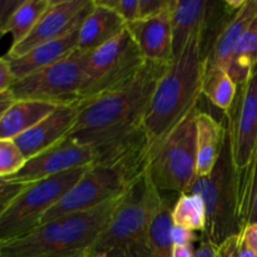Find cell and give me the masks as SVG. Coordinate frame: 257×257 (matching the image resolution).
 Masks as SVG:
<instances>
[{
  "instance_id": "obj_1",
  "label": "cell",
  "mask_w": 257,
  "mask_h": 257,
  "mask_svg": "<svg viewBox=\"0 0 257 257\" xmlns=\"http://www.w3.org/2000/svg\"><path fill=\"white\" fill-rule=\"evenodd\" d=\"M170 64L147 62L123 84L77 104V120L67 137L95 150L142 124L156 84Z\"/></svg>"
},
{
  "instance_id": "obj_2",
  "label": "cell",
  "mask_w": 257,
  "mask_h": 257,
  "mask_svg": "<svg viewBox=\"0 0 257 257\" xmlns=\"http://www.w3.org/2000/svg\"><path fill=\"white\" fill-rule=\"evenodd\" d=\"M202 30L190 38L177 58L173 59L157 82L147 108L143 127L152 145L157 146L200 105L205 55L202 50Z\"/></svg>"
},
{
  "instance_id": "obj_3",
  "label": "cell",
  "mask_w": 257,
  "mask_h": 257,
  "mask_svg": "<svg viewBox=\"0 0 257 257\" xmlns=\"http://www.w3.org/2000/svg\"><path fill=\"white\" fill-rule=\"evenodd\" d=\"M127 195V193H125ZM124 195V196H125ZM89 210L78 211L42 223L25 236L3 243L2 257L90 256L93 246L112 220L123 197Z\"/></svg>"
},
{
  "instance_id": "obj_4",
  "label": "cell",
  "mask_w": 257,
  "mask_h": 257,
  "mask_svg": "<svg viewBox=\"0 0 257 257\" xmlns=\"http://www.w3.org/2000/svg\"><path fill=\"white\" fill-rule=\"evenodd\" d=\"M156 186L148 175L136 185L115 210L100 233L90 257H152L148 243V220Z\"/></svg>"
},
{
  "instance_id": "obj_5",
  "label": "cell",
  "mask_w": 257,
  "mask_h": 257,
  "mask_svg": "<svg viewBox=\"0 0 257 257\" xmlns=\"http://www.w3.org/2000/svg\"><path fill=\"white\" fill-rule=\"evenodd\" d=\"M187 193L198 195L206 210L202 238L220 246L240 233L237 220V173L233 165L230 138L226 137L221 155L208 175L197 176Z\"/></svg>"
},
{
  "instance_id": "obj_6",
  "label": "cell",
  "mask_w": 257,
  "mask_h": 257,
  "mask_svg": "<svg viewBox=\"0 0 257 257\" xmlns=\"http://www.w3.org/2000/svg\"><path fill=\"white\" fill-rule=\"evenodd\" d=\"M193 109L153 152L147 175L160 192L187 193L197 177L196 118Z\"/></svg>"
},
{
  "instance_id": "obj_7",
  "label": "cell",
  "mask_w": 257,
  "mask_h": 257,
  "mask_svg": "<svg viewBox=\"0 0 257 257\" xmlns=\"http://www.w3.org/2000/svg\"><path fill=\"white\" fill-rule=\"evenodd\" d=\"M85 168L67 171L29 183L0 212V242L17 240L40 226L48 211L79 181Z\"/></svg>"
},
{
  "instance_id": "obj_8",
  "label": "cell",
  "mask_w": 257,
  "mask_h": 257,
  "mask_svg": "<svg viewBox=\"0 0 257 257\" xmlns=\"http://www.w3.org/2000/svg\"><path fill=\"white\" fill-rule=\"evenodd\" d=\"M87 55L75 49L54 64L17 80L10 89L13 97L55 105L78 104L87 78Z\"/></svg>"
},
{
  "instance_id": "obj_9",
  "label": "cell",
  "mask_w": 257,
  "mask_h": 257,
  "mask_svg": "<svg viewBox=\"0 0 257 257\" xmlns=\"http://www.w3.org/2000/svg\"><path fill=\"white\" fill-rule=\"evenodd\" d=\"M146 63L132 34L125 28L114 39L88 53L85 65L87 78L79 103L123 84L138 73Z\"/></svg>"
},
{
  "instance_id": "obj_10",
  "label": "cell",
  "mask_w": 257,
  "mask_h": 257,
  "mask_svg": "<svg viewBox=\"0 0 257 257\" xmlns=\"http://www.w3.org/2000/svg\"><path fill=\"white\" fill-rule=\"evenodd\" d=\"M225 114L233 165L241 172L257 152V65L250 77L237 87V94Z\"/></svg>"
},
{
  "instance_id": "obj_11",
  "label": "cell",
  "mask_w": 257,
  "mask_h": 257,
  "mask_svg": "<svg viewBox=\"0 0 257 257\" xmlns=\"http://www.w3.org/2000/svg\"><path fill=\"white\" fill-rule=\"evenodd\" d=\"M92 7L93 0H52L34 29L23 42L10 47L7 58H20L44 43L64 37L82 24Z\"/></svg>"
},
{
  "instance_id": "obj_12",
  "label": "cell",
  "mask_w": 257,
  "mask_h": 257,
  "mask_svg": "<svg viewBox=\"0 0 257 257\" xmlns=\"http://www.w3.org/2000/svg\"><path fill=\"white\" fill-rule=\"evenodd\" d=\"M95 157L94 148L65 137L57 145L28 160L24 167L9 178L24 183L38 182L67 171L88 167L94 162Z\"/></svg>"
},
{
  "instance_id": "obj_13",
  "label": "cell",
  "mask_w": 257,
  "mask_h": 257,
  "mask_svg": "<svg viewBox=\"0 0 257 257\" xmlns=\"http://www.w3.org/2000/svg\"><path fill=\"white\" fill-rule=\"evenodd\" d=\"M172 7L173 3L170 9L163 12L162 14L146 19H138L132 24L127 25L146 62L170 64L175 59L171 22Z\"/></svg>"
},
{
  "instance_id": "obj_14",
  "label": "cell",
  "mask_w": 257,
  "mask_h": 257,
  "mask_svg": "<svg viewBox=\"0 0 257 257\" xmlns=\"http://www.w3.org/2000/svg\"><path fill=\"white\" fill-rule=\"evenodd\" d=\"M78 115L77 104L58 105L38 124L15 138V143L28 160L65 138L74 125Z\"/></svg>"
},
{
  "instance_id": "obj_15",
  "label": "cell",
  "mask_w": 257,
  "mask_h": 257,
  "mask_svg": "<svg viewBox=\"0 0 257 257\" xmlns=\"http://www.w3.org/2000/svg\"><path fill=\"white\" fill-rule=\"evenodd\" d=\"M256 18L257 0H245L242 7L228 18L211 44L205 55L206 64L218 65L226 69L236 44Z\"/></svg>"
},
{
  "instance_id": "obj_16",
  "label": "cell",
  "mask_w": 257,
  "mask_h": 257,
  "mask_svg": "<svg viewBox=\"0 0 257 257\" xmlns=\"http://www.w3.org/2000/svg\"><path fill=\"white\" fill-rule=\"evenodd\" d=\"M127 28V23L109 8L97 0L79 28L78 50L84 53L93 52L105 43L114 39Z\"/></svg>"
},
{
  "instance_id": "obj_17",
  "label": "cell",
  "mask_w": 257,
  "mask_h": 257,
  "mask_svg": "<svg viewBox=\"0 0 257 257\" xmlns=\"http://www.w3.org/2000/svg\"><path fill=\"white\" fill-rule=\"evenodd\" d=\"M79 27L74 28L72 32L65 34L64 37L58 38L52 42L44 43L39 47L34 48L25 55L10 60L13 74L15 82L23 79L32 73L38 72L45 67L54 64L58 60L63 59L78 49V39H79Z\"/></svg>"
},
{
  "instance_id": "obj_18",
  "label": "cell",
  "mask_w": 257,
  "mask_h": 257,
  "mask_svg": "<svg viewBox=\"0 0 257 257\" xmlns=\"http://www.w3.org/2000/svg\"><path fill=\"white\" fill-rule=\"evenodd\" d=\"M216 2L175 0L171 14L173 34V55L177 58L190 38L198 29H205L212 15Z\"/></svg>"
},
{
  "instance_id": "obj_19",
  "label": "cell",
  "mask_w": 257,
  "mask_h": 257,
  "mask_svg": "<svg viewBox=\"0 0 257 257\" xmlns=\"http://www.w3.org/2000/svg\"><path fill=\"white\" fill-rule=\"evenodd\" d=\"M226 137L227 130L225 123L200 109L196 118L197 176H206L212 171L220 157Z\"/></svg>"
},
{
  "instance_id": "obj_20",
  "label": "cell",
  "mask_w": 257,
  "mask_h": 257,
  "mask_svg": "<svg viewBox=\"0 0 257 257\" xmlns=\"http://www.w3.org/2000/svg\"><path fill=\"white\" fill-rule=\"evenodd\" d=\"M173 205L167 196L156 188L151 201V212L148 220V243L152 257H172Z\"/></svg>"
},
{
  "instance_id": "obj_21",
  "label": "cell",
  "mask_w": 257,
  "mask_h": 257,
  "mask_svg": "<svg viewBox=\"0 0 257 257\" xmlns=\"http://www.w3.org/2000/svg\"><path fill=\"white\" fill-rule=\"evenodd\" d=\"M58 105L38 100H15L0 119V138L15 140L49 115Z\"/></svg>"
},
{
  "instance_id": "obj_22",
  "label": "cell",
  "mask_w": 257,
  "mask_h": 257,
  "mask_svg": "<svg viewBox=\"0 0 257 257\" xmlns=\"http://www.w3.org/2000/svg\"><path fill=\"white\" fill-rule=\"evenodd\" d=\"M237 87L227 70L218 65L205 63L202 77V95H205L215 107L227 112L237 94Z\"/></svg>"
},
{
  "instance_id": "obj_23",
  "label": "cell",
  "mask_w": 257,
  "mask_h": 257,
  "mask_svg": "<svg viewBox=\"0 0 257 257\" xmlns=\"http://www.w3.org/2000/svg\"><path fill=\"white\" fill-rule=\"evenodd\" d=\"M237 173V220L240 231L257 223V152L250 165Z\"/></svg>"
},
{
  "instance_id": "obj_24",
  "label": "cell",
  "mask_w": 257,
  "mask_h": 257,
  "mask_svg": "<svg viewBox=\"0 0 257 257\" xmlns=\"http://www.w3.org/2000/svg\"><path fill=\"white\" fill-rule=\"evenodd\" d=\"M257 65V18L248 27L233 49L226 70L236 84L240 85L250 77Z\"/></svg>"
},
{
  "instance_id": "obj_25",
  "label": "cell",
  "mask_w": 257,
  "mask_h": 257,
  "mask_svg": "<svg viewBox=\"0 0 257 257\" xmlns=\"http://www.w3.org/2000/svg\"><path fill=\"white\" fill-rule=\"evenodd\" d=\"M50 3L52 0H23L7 27V34L12 35V47L19 44L30 34Z\"/></svg>"
},
{
  "instance_id": "obj_26",
  "label": "cell",
  "mask_w": 257,
  "mask_h": 257,
  "mask_svg": "<svg viewBox=\"0 0 257 257\" xmlns=\"http://www.w3.org/2000/svg\"><path fill=\"white\" fill-rule=\"evenodd\" d=\"M175 226H181L191 231L203 232L206 227V210L202 198L193 193H182L172 208Z\"/></svg>"
},
{
  "instance_id": "obj_27",
  "label": "cell",
  "mask_w": 257,
  "mask_h": 257,
  "mask_svg": "<svg viewBox=\"0 0 257 257\" xmlns=\"http://www.w3.org/2000/svg\"><path fill=\"white\" fill-rule=\"evenodd\" d=\"M27 163V158L14 140L0 138V177L17 175Z\"/></svg>"
},
{
  "instance_id": "obj_28",
  "label": "cell",
  "mask_w": 257,
  "mask_h": 257,
  "mask_svg": "<svg viewBox=\"0 0 257 257\" xmlns=\"http://www.w3.org/2000/svg\"><path fill=\"white\" fill-rule=\"evenodd\" d=\"M117 13L127 25L140 19V0H97Z\"/></svg>"
},
{
  "instance_id": "obj_29",
  "label": "cell",
  "mask_w": 257,
  "mask_h": 257,
  "mask_svg": "<svg viewBox=\"0 0 257 257\" xmlns=\"http://www.w3.org/2000/svg\"><path fill=\"white\" fill-rule=\"evenodd\" d=\"M218 257H257V255L243 242L240 233H237L218 246Z\"/></svg>"
},
{
  "instance_id": "obj_30",
  "label": "cell",
  "mask_w": 257,
  "mask_h": 257,
  "mask_svg": "<svg viewBox=\"0 0 257 257\" xmlns=\"http://www.w3.org/2000/svg\"><path fill=\"white\" fill-rule=\"evenodd\" d=\"M29 183L19 182L9 177H0V212L22 192L27 188Z\"/></svg>"
},
{
  "instance_id": "obj_31",
  "label": "cell",
  "mask_w": 257,
  "mask_h": 257,
  "mask_svg": "<svg viewBox=\"0 0 257 257\" xmlns=\"http://www.w3.org/2000/svg\"><path fill=\"white\" fill-rule=\"evenodd\" d=\"M173 0H140V19L162 14L172 5Z\"/></svg>"
},
{
  "instance_id": "obj_32",
  "label": "cell",
  "mask_w": 257,
  "mask_h": 257,
  "mask_svg": "<svg viewBox=\"0 0 257 257\" xmlns=\"http://www.w3.org/2000/svg\"><path fill=\"white\" fill-rule=\"evenodd\" d=\"M23 0H0V40L7 34V27L10 18Z\"/></svg>"
},
{
  "instance_id": "obj_33",
  "label": "cell",
  "mask_w": 257,
  "mask_h": 257,
  "mask_svg": "<svg viewBox=\"0 0 257 257\" xmlns=\"http://www.w3.org/2000/svg\"><path fill=\"white\" fill-rule=\"evenodd\" d=\"M15 83L14 74H13L10 60L7 55L0 57V94L12 89L13 84Z\"/></svg>"
},
{
  "instance_id": "obj_34",
  "label": "cell",
  "mask_w": 257,
  "mask_h": 257,
  "mask_svg": "<svg viewBox=\"0 0 257 257\" xmlns=\"http://www.w3.org/2000/svg\"><path fill=\"white\" fill-rule=\"evenodd\" d=\"M173 245H193L198 240L195 231L187 230L181 226H173L172 230Z\"/></svg>"
},
{
  "instance_id": "obj_35",
  "label": "cell",
  "mask_w": 257,
  "mask_h": 257,
  "mask_svg": "<svg viewBox=\"0 0 257 257\" xmlns=\"http://www.w3.org/2000/svg\"><path fill=\"white\" fill-rule=\"evenodd\" d=\"M240 235L243 242L257 255V223H252V225L243 227L240 231Z\"/></svg>"
},
{
  "instance_id": "obj_36",
  "label": "cell",
  "mask_w": 257,
  "mask_h": 257,
  "mask_svg": "<svg viewBox=\"0 0 257 257\" xmlns=\"http://www.w3.org/2000/svg\"><path fill=\"white\" fill-rule=\"evenodd\" d=\"M193 245H173L172 257H195Z\"/></svg>"
},
{
  "instance_id": "obj_37",
  "label": "cell",
  "mask_w": 257,
  "mask_h": 257,
  "mask_svg": "<svg viewBox=\"0 0 257 257\" xmlns=\"http://www.w3.org/2000/svg\"><path fill=\"white\" fill-rule=\"evenodd\" d=\"M14 102H15V98L13 97L10 90L0 94V119H2L3 115L5 114V112L9 109L10 105H12Z\"/></svg>"
},
{
  "instance_id": "obj_38",
  "label": "cell",
  "mask_w": 257,
  "mask_h": 257,
  "mask_svg": "<svg viewBox=\"0 0 257 257\" xmlns=\"http://www.w3.org/2000/svg\"><path fill=\"white\" fill-rule=\"evenodd\" d=\"M2 247H3V242H0V251H2Z\"/></svg>"
},
{
  "instance_id": "obj_39",
  "label": "cell",
  "mask_w": 257,
  "mask_h": 257,
  "mask_svg": "<svg viewBox=\"0 0 257 257\" xmlns=\"http://www.w3.org/2000/svg\"><path fill=\"white\" fill-rule=\"evenodd\" d=\"M80 257H90L89 255H84V256H80Z\"/></svg>"
},
{
  "instance_id": "obj_40",
  "label": "cell",
  "mask_w": 257,
  "mask_h": 257,
  "mask_svg": "<svg viewBox=\"0 0 257 257\" xmlns=\"http://www.w3.org/2000/svg\"><path fill=\"white\" fill-rule=\"evenodd\" d=\"M92 257H99V256H92Z\"/></svg>"
},
{
  "instance_id": "obj_41",
  "label": "cell",
  "mask_w": 257,
  "mask_h": 257,
  "mask_svg": "<svg viewBox=\"0 0 257 257\" xmlns=\"http://www.w3.org/2000/svg\"><path fill=\"white\" fill-rule=\"evenodd\" d=\"M0 257H2V256H0Z\"/></svg>"
}]
</instances>
